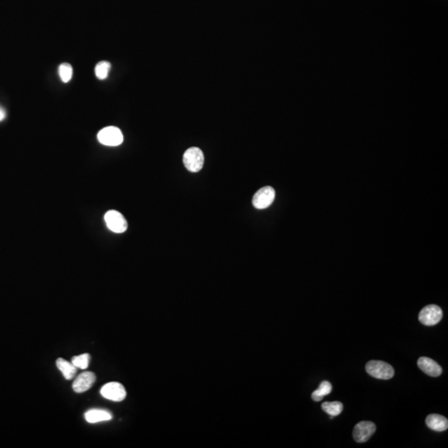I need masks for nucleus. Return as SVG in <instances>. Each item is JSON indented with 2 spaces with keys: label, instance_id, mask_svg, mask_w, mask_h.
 I'll return each instance as SVG.
<instances>
[{
  "label": "nucleus",
  "instance_id": "f257e3e1",
  "mask_svg": "<svg viewBox=\"0 0 448 448\" xmlns=\"http://www.w3.org/2000/svg\"><path fill=\"white\" fill-rule=\"evenodd\" d=\"M367 373L373 378L378 379H390L394 375V369L389 363L384 361H368L365 366Z\"/></svg>",
  "mask_w": 448,
  "mask_h": 448
},
{
  "label": "nucleus",
  "instance_id": "f03ea898",
  "mask_svg": "<svg viewBox=\"0 0 448 448\" xmlns=\"http://www.w3.org/2000/svg\"><path fill=\"white\" fill-rule=\"evenodd\" d=\"M184 166L189 171L197 173L200 171L204 164V153L197 147H192L184 152L183 156Z\"/></svg>",
  "mask_w": 448,
  "mask_h": 448
},
{
  "label": "nucleus",
  "instance_id": "7ed1b4c3",
  "mask_svg": "<svg viewBox=\"0 0 448 448\" xmlns=\"http://www.w3.org/2000/svg\"><path fill=\"white\" fill-rule=\"evenodd\" d=\"M100 143L107 146H118L124 140L123 134L119 128L108 126L100 130L97 134Z\"/></svg>",
  "mask_w": 448,
  "mask_h": 448
},
{
  "label": "nucleus",
  "instance_id": "20e7f679",
  "mask_svg": "<svg viewBox=\"0 0 448 448\" xmlns=\"http://www.w3.org/2000/svg\"><path fill=\"white\" fill-rule=\"evenodd\" d=\"M443 311L437 305H428L423 307L418 315L421 323L427 326H435L443 318Z\"/></svg>",
  "mask_w": 448,
  "mask_h": 448
},
{
  "label": "nucleus",
  "instance_id": "39448f33",
  "mask_svg": "<svg viewBox=\"0 0 448 448\" xmlns=\"http://www.w3.org/2000/svg\"><path fill=\"white\" fill-rule=\"evenodd\" d=\"M105 222L111 231L115 233H122L126 231L127 222L120 213L115 210H110L105 215Z\"/></svg>",
  "mask_w": 448,
  "mask_h": 448
},
{
  "label": "nucleus",
  "instance_id": "423d86ee",
  "mask_svg": "<svg viewBox=\"0 0 448 448\" xmlns=\"http://www.w3.org/2000/svg\"><path fill=\"white\" fill-rule=\"evenodd\" d=\"M275 196L276 193L272 187H263L254 194L252 204L257 209H266L273 203Z\"/></svg>",
  "mask_w": 448,
  "mask_h": 448
},
{
  "label": "nucleus",
  "instance_id": "0eeeda50",
  "mask_svg": "<svg viewBox=\"0 0 448 448\" xmlns=\"http://www.w3.org/2000/svg\"><path fill=\"white\" fill-rule=\"evenodd\" d=\"M101 394L109 400L120 402L126 397V390L121 383L118 382H111L107 383L101 389Z\"/></svg>",
  "mask_w": 448,
  "mask_h": 448
},
{
  "label": "nucleus",
  "instance_id": "6e6552de",
  "mask_svg": "<svg viewBox=\"0 0 448 448\" xmlns=\"http://www.w3.org/2000/svg\"><path fill=\"white\" fill-rule=\"evenodd\" d=\"M376 426L369 421H362L357 423L353 428V437L358 443H365L375 433Z\"/></svg>",
  "mask_w": 448,
  "mask_h": 448
},
{
  "label": "nucleus",
  "instance_id": "1a4fd4ad",
  "mask_svg": "<svg viewBox=\"0 0 448 448\" xmlns=\"http://www.w3.org/2000/svg\"><path fill=\"white\" fill-rule=\"evenodd\" d=\"M97 380V376L92 371H86L77 376L72 384L73 390L77 393H84L92 388Z\"/></svg>",
  "mask_w": 448,
  "mask_h": 448
},
{
  "label": "nucleus",
  "instance_id": "9d476101",
  "mask_svg": "<svg viewBox=\"0 0 448 448\" xmlns=\"http://www.w3.org/2000/svg\"><path fill=\"white\" fill-rule=\"evenodd\" d=\"M418 368L431 377H438L443 373V368L435 360L428 357H421L418 360Z\"/></svg>",
  "mask_w": 448,
  "mask_h": 448
},
{
  "label": "nucleus",
  "instance_id": "9b49d317",
  "mask_svg": "<svg viewBox=\"0 0 448 448\" xmlns=\"http://www.w3.org/2000/svg\"><path fill=\"white\" fill-rule=\"evenodd\" d=\"M426 424L428 428L436 432H444L448 428V418L435 413L427 417Z\"/></svg>",
  "mask_w": 448,
  "mask_h": 448
},
{
  "label": "nucleus",
  "instance_id": "f8f14e48",
  "mask_svg": "<svg viewBox=\"0 0 448 448\" xmlns=\"http://www.w3.org/2000/svg\"><path fill=\"white\" fill-rule=\"evenodd\" d=\"M85 418L89 423H97L112 420V414L107 410L92 409L85 413Z\"/></svg>",
  "mask_w": 448,
  "mask_h": 448
},
{
  "label": "nucleus",
  "instance_id": "ddd939ff",
  "mask_svg": "<svg viewBox=\"0 0 448 448\" xmlns=\"http://www.w3.org/2000/svg\"><path fill=\"white\" fill-rule=\"evenodd\" d=\"M56 364L67 380H71L77 374V368L72 362L66 360L64 358H57Z\"/></svg>",
  "mask_w": 448,
  "mask_h": 448
},
{
  "label": "nucleus",
  "instance_id": "4468645a",
  "mask_svg": "<svg viewBox=\"0 0 448 448\" xmlns=\"http://www.w3.org/2000/svg\"><path fill=\"white\" fill-rule=\"evenodd\" d=\"M331 391H332L331 383L329 381H323V382H321L319 388L312 393L311 398L315 402H319V401L322 400L325 396L330 394Z\"/></svg>",
  "mask_w": 448,
  "mask_h": 448
},
{
  "label": "nucleus",
  "instance_id": "2eb2a0df",
  "mask_svg": "<svg viewBox=\"0 0 448 448\" xmlns=\"http://www.w3.org/2000/svg\"><path fill=\"white\" fill-rule=\"evenodd\" d=\"M321 408L323 409L324 412L328 413L329 415L331 416V418H332L334 417H336V416H338V414H340L341 412L343 411V403L338 402V401H336V402H326V403H323L322 405H321Z\"/></svg>",
  "mask_w": 448,
  "mask_h": 448
},
{
  "label": "nucleus",
  "instance_id": "dca6fc26",
  "mask_svg": "<svg viewBox=\"0 0 448 448\" xmlns=\"http://www.w3.org/2000/svg\"><path fill=\"white\" fill-rule=\"evenodd\" d=\"M111 67H112V65H111L110 62H106V61L98 62L96 67H95V74H96L98 79H107L108 74H109Z\"/></svg>",
  "mask_w": 448,
  "mask_h": 448
},
{
  "label": "nucleus",
  "instance_id": "f3484780",
  "mask_svg": "<svg viewBox=\"0 0 448 448\" xmlns=\"http://www.w3.org/2000/svg\"><path fill=\"white\" fill-rule=\"evenodd\" d=\"M58 73H59V77L62 80V82H64V83H67L72 79L73 69H72V67L69 63L65 62V63H62V64L60 65L59 68H58Z\"/></svg>",
  "mask_w": 448,
  "mask_h": 448
},
{
  "label": "nucleus",
  "instance_id": "a211bd4d",
  "mask_svg": "<svg viewBox=\"0 0 448 448\" xmlns=\"http://www.w3.org/2000/svg\"><path fill=\"white\" fill-rule=\"evenodd\" d=\"M90 360H91V355H90L89 353H86L80 354V355L74 356L72 358V363L77 368L86 369L89 365Z\"/></svg>",
  "mask_w": 448,
  "mask_h": 448
},
{
  "label": "nucleus",
  "instance_id": "6ab92c4d",
  "mask_svg": "<svg viewBox=\"0 0 448 448\" xmlns=\"http://www.w3.org/2000/svg\"><path fill=\"white\" fill-rule=\"evenodd\" d=\"M5 116H6V112H5L4 109H2V107H0V121L3 120Z\"/></svg>",
  "mask_w": 448,
  "mask_h": 448
}]
</instances>
